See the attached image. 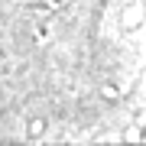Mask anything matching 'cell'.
<instances>
[{"mask_svg":"<svg viewBox=\"0 0 146 146\" xmlns=\"http://www.w3.org/2000/svg\"><path fill=\"white\" fill-rule=\"evenodd\" d=\"M42 127H46V123H42V120H33V123H29V130H33V136H39V133H42Z\"/></svg>","mask_w":146,"mask_h":146,"instance_id":"cell-2","label":"cell"},{"mask_svg":"<svg viewBox=\"0 0 146 146\" xmlns=\"http://www.w3.org/2000/svg\"><path fill=\"white\" fill-rule=\"evenodd\" d=\"M101 94H104V98H110V101H117V98H120V91L114 88V84H104V91H101Z\"/></svg>","mask_w":146,"mask_h":146,"instance_id":"cell-1","label":"cell"}]
</instances>
